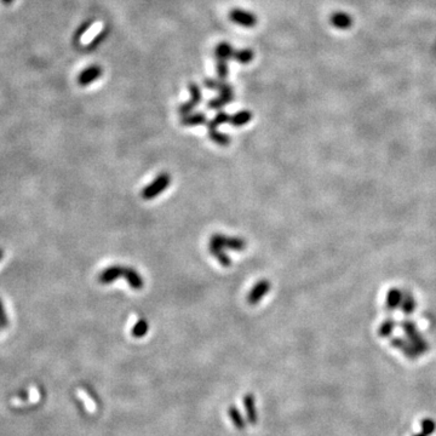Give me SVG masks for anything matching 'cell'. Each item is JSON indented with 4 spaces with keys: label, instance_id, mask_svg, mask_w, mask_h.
I'll use <instances>...</instances> for the list:
<instances>
[{
    "label": "cell",
    "instance_id": "1",
    "mask_svg": "<svg viewBox=\"0 0 436 436\" xmlns=\"http://www.w3.org/2000/svg\"><path fill=\"white\" fill-rule=\"evenodd\" d=\"M170 183H171L170 174L166 172L160 173L157 178L153 179L147 187H144V188L142 189L141 196L144 199V200H152V199L157 198V196L160 195L164 191H166V189L169 188Z\"/></svg>",
    "mask_w": 436,
    "mask_h": 436
},
{
    "label": "cell",
    "instance_id": "2",
    "mask_svg": "<svg viewBox=\"0 0 436 436\" xmlns=\"http://www.w3.org/2000/svg\"><path fill=\"white\" fill-rule=\"evenodd\" d=\"M229 17L234 23L240 24L242 27L251 28L256 26L257 23L256 15L246 10H241V9H234V10L230 11Z\"/></svg>",
    "mask_w": 436,
    "mask_h": 436
},
{
    "label": "cell",
    "instance_id": "3",
    "mask_svg": "<svg viewBox=\"0 0 436 436\" xmlns=\"http://www.w3.org/2000/svg\"><path fill=\"white\" fill-rule=\"evenodd\" d=\"M211 239L217 241L218 244L222 245L224 248H229V250L234 251H244L246 248V241L244 239L236 238V236H226L222 234H214L211 236Z\"/></svg>",
    "mask_w": 436,
    "mask_h": 436
},
{
    "label": "cell",
    "instance_id": "4",
    "mask_svg": "<svg viewBox=\"0 0 436 436\" xmlns=\"http://www.w3.org/2000/svg\"><path fill=\"white\" fill-rule=\"evenodd\" d=\"M189 91H191V99L187 103L180 104L178 108V113L182 115L191 114L193 111L196 108V105L201 102V91L196 84H191L189 85Z\"/></svg>",
    "mask_w": 436,
    "mask_h": 436
},
{
    "label": "cell",
    "instance_id": "5",
    "mask_svg": "<svg viewBox=\"0 0 436 436\" xmlns=\"http://www.w3.org/2000/svg\"><path fill=\"white\" fill-rule=\"evenodd\" d=\"M270 289V282L268 280H260L256 285L252 287L250 294L247 295V303L251 305H256L262 301V298L266 296Z\"/></svg>",
    "mask_w": 436,
    "mask_h": 436
},
{
    "label": "cell",
    "instance_id": "6",
    "mask_svg": "<svg viewBox=\"0 0 436 436\" xmlns=\"http://www.w3.org/2000/svg\"><path fill=\"white\" fill-rule=\"evenodd\" d=\"M124 269L125 267L121 266H112L105 268V269L98 275V281L102 285H111L114 281H117L118 279L124 276Z\"/></svg>",
    "mask_w": 436,
    "mask_h": 436
},
{
    "label": "cell",
    "instance_id": "7",
    "mask_svg": "<svg viewBox=\"0 0 436 436\" xmlns=\"http://www.w3.org/2000/svg\"><path fill=\"white\" fill-rule=\"evenodd\" d=\"M102 73H103V70H102L101 65H91V67L86 68V69H84L82 73H80L79 78H78V83L82 86L90 85V84L95 82V80L99 79Z\"/></svg>",
    "mask_w": 436,
    "mask_h": 436
},
{
    "label": "cell",
    "instance_id": "8",
    "mask_svg": "<svg viewBox=\"0 0 436 436\" xmlns=\"http://www.w3.org/2000/svg\"><path fill=\"white\" fill-rule=\"evenodd\" d=\"M208 250H210V253L212 255L214 258H216V260L218 261V263H220L221 266L229 267L230 264H232V261H230L229 256L226 253V248H224L222 245H220L217 241H214V240H212V239H210Z\"/></svg>",
    "mask_w": 436,
    "mask_h": 436
},
{
    "label": "cell",
    "instance_id": "9",
    "mask_svg": "<svg viewBox=\"0 0 436 436\" xmlns=\"http://www.w3.org/2000/svg\"><path fill=\"white\" fill-rule=\"evenodd\" d=\"M234 99V91H233V87L228 86L226 90H223L222 92H220V95H218L217 98L211 99L210 102L207 103V108L208 109H220L224 107L226 104L230 103V102Z\"/></svg>",
    "mask_w": 436,
    "mask_h": 436
},
{
    "label": "cell",
    "instance_id": "10",
    "mask_svg": "<svg viewBox=\"0 0 436 436\" xmlns=\"http://www.w3.org/2000/svg\"><path fill=\"white\" fill-rule=\"evenodd\" d=\"M124 278H125L126 282L129 283L130 287L132 289H136V291L137 289H142L143 286H144L142 276L139 275V273L133 269V268L126 267L125 269H124Z\"/></svg>",
    "mask_w": 436,
    "mask_h": 436
},
{
    "label": "cell",
    "instance_id": "11",
    "mask_svg": "<svg viewBox=\"0 0 436 436\" xmlns=\"http://www.w3.org/2000/svg\"><path fill=\"white\" fill-rule=\"evenodd\" d=\"M234 52L235 50L233 49L232 45H229L228 43H221L216 48L214 55H216L217 61L228 62L229 60H233V57H234Z\"/></svg>",
    "mask_w": 436,
    "mask_h": 436
},
{
    "label": "cell",
    "instance_id": "12",
    "mask_svg": "<svg viewBox=\"0 0 436 436\" xmlns=\"http://www.w3.org/2000/svg\"><path fill=\"white\" fill-rule=\"evenodd\" d=\"M244 406L247 418L252 424H256L257 422V411L256 404H255V396L252 394H246L244 396Z\"/></svg>",
    "mask_w": 436,
    "mask_h": 436
},
{
    "label": "cell",
    "instance_id": "13",
    "mask_svg": "<svg viewBox=\"0 0 436 436\" xmlns=\"http://www.w3.org/2000/svg\"><path fill=\"white\" fill-rule=\"evenodd\" d=\"M206 115L204 113H194V114H188L183 115L180 118V124L183 126H198V125H204L206 123Z\"/></svg>",
    "mask_w": 436,
    "mask_h": 436
},
{
    "label": "cell",
    "instance_id": "14",
    "mask_svg": "<svg viewBox=\"0 0 436 436\" xmlns=\"http://www.w3.org/2000/svg\"><path fill=\"white\" fill-rule=\"evenodd\" d=\"M252 119V113L248 111H241L238 112V113L232 115L230 117L229 123L232 124L233 126L235 127H240V126H244L246 124H248Z\"/></svg>",
    "mask_w": 436,
    "mask_h": 436
},
{
    "label": "cell",
    "instance_id": "15",
    "mask_svg": "<svg viewBox=\"0 0 436 436\" xmlns=\"http://www.w3.org/2000/svg\"><path fill=\"white\" fill-rule=\"evenodd\" d=\"M208 138H210L211 141H213L214 143H217V144L221 146V147H227V146L230 144V137L228 135H226V133L220 132V131L217 130L208 131Z\"/></svg>",
    "mask_w": 436,
    "mask_h": 436
},
{
    "label": "cell",
    "instance_id": "16",
    "mask_svg": "<svg viewBox=\"0 0 436 436\" xmlns=\"http://www.w3.org/2000/svg\"><path fill=\"white\" fill-rule=\"evenodd\" d=\"M148 330H149V325H148L147 320L139 319L138 321H137L135 325H133L132 330H131V335H132L133 337H136V338H142V337H144L146 335H147Z\"/></svg>",
    "mask_w": 436,
    "mask_h": 436
},
{
    "label": "cell",
    "instance_id": "17",
    "mask_svg": "<svg viewBox=\"0 0 436 436\" xmlns=\"http://www.w3.org/2000/svg\"><path fill=\"white\" fill-rule=\"evenodd\" d=\"M228 414H229V418L233 422V424L235 425L236 429H239V430H242V429L245 428V420L241 417V414H240L239 410L236 409L235 406H230L228 410Z\"/></svg>",
    "mask_w": 436,
    "mask_h": 436
},
{
    "label": "cell",
    "instance_id": "18",
    "mask_svg": "<svg viewBox=\"0 0 436 436\" xmlns=\"http://www.w3.org/2000/svg\"><path fill=\"white\" fill-rule=\"evenodd\" d=\"M230 120V115H228L227 113H224V112H221V113H218L216 117L213 118L212 120L208 121L207 123V129L208 131H212V130H217V127L220 125H222V124L229 123Z\"/></svg>",
    "mask_w": 436,
    "mask_h": 436
},
{
    "label": "cell",
    "instance_id": "19",
    "mask_svg": "<svg viewBox=\"0 0 436 436\" xmlns=\"http://www.w3.org/2000/svg\"><path fill=\"white\" fill-rule=\"evenodd\" d=\"M233 60L239 62V63H244V64L248 63V62L253 60V51L250 49H244V50H240V51H235Z\"/></svg>",
    "mask_w": 436,
    "mask_h": 436
},
{
    "label": "cell",
    "instance_id": "20",
    "mask_svg": "<svg viewBox=\"0 0 436 436\" xmlns=\"http://www.w3.org/2000/svg\"><path fill=\"white\" fill-rule=\"evenodd\" d=\"M205 85L207 89L210 90H216L218 92H222L223 90H226L229 85L223 82V80H214V79H206L205 80Z\"/></svg>",
    "mask_w": 436,
    "mask_h": 436
},
{
    "label": "cell",
    "instance_id": "21",
    "mask_svg": "<svg viewBox=\"0 0 436 436\" xmlns=\"http://www.w3.org/2000/svg\"><path fill=\"white\" fill-rule=\"evenodd\" d=\"M436 429V424L435 422L430 418H426L422 420V432L423 434H425L426 436L431 435L432 432L435 431Z\"/></svg>",
    "mask_w": 436,
    "mask_h": 436
},
{
    "label": "cell",
    "instance_id": "22",
    "mask_svg": "<svg viewBox=\"0 0 436 436\" xmlns=\"http://www.w3.org/2000/svg\"><path fill=\"white\" fill-rule=\"evenodd\" d=\"M8 315H6L5 313V308L4 305H3V302L0 300V329H5V327L8 326Z\"/></svg>",
    "mask_w": 436,
    "mask_h": 436
},
{
    "label": "cell",
    "instance_id": "23",
    "mask_svg": "<svg viewBox=\"0 0 436 436\" xmlns=\"http://www.w3.org/2000/svg\"><path fill=\"white\" fill-rule=\"evenodd\" d=\"M391 331H392V323L390 321H388V322H385L384 325L382 326L381 331H379V335L384 337V336H389V335H390Z\"/></svg>",
    "mask_w": 436,
    "mask_h": 436
},
{
    "label": "cell",
    "instance_id": "24",
    "mask_svg": "<svg viewBox=\"0 0 436 436\" xmlns=\"http://www.w3.org/2000/svg\"><path fill=\"white\" fill-rule=\"evenodd\" d=\"M3 257H4V251H3L2 248H0V261L3 260Z\"/></svg>",
    "mask_w": 436,
    "mask_h": 436
},
{
    "label": "cell",
    "instance_id": "25",
    "mask_svg": "<svg viewBox=\"0 0 436 436\" xmlns=\"http://www.w3.org/2000/svg\"><path fill=\"white\" fill-rule=\"evenodd\" d=\"M413 436H426V435L423 434V432H420V434H414Z\"/></svg>",
    "mask_w": 436,
    "mask_h": 436
},
{
    "label": "cell",
    "instance_id": "26",
    "mask_svg": "<svg viewBox=\"0 0 436 436\" xmlns=\"http://www.w3.org/2000/svg\"><path fill=\"white\" fill-rule=\"evenodd\" d=\"M12 2V0H4V3L5 4H10V3Z\"/></svg>",
    "mask_w": 436,
    "mask_h": 436
},
{
    "label": "cell",
    "instance_id": "27",
    "mask_svg": "<svg viewBox=\"0 0 436 436\" xmlns=\"http://www.w3.org/2000/svg\"><path fill=\"white\" fill-rule=\"evenodd\" d=\"M0 330H2V329H0Z\"/></svg>",
    "mask_w": 436,
    "mask_h": 436
}]
</instances>
